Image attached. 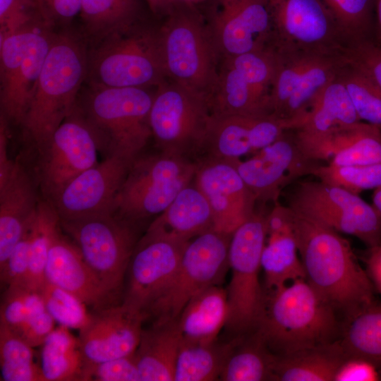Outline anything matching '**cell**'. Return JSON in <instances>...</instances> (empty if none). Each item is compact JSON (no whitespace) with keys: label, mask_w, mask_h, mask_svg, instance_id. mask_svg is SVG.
<instances>
[{"label":"cell","mask_w":381,"mask_h":381,"mask_svg":"<svg viewBox=\"0 0 381 381\" xmlns=\"http://www.w3.org/2000/svg\"><path fill=\"white\" fill-rule=\"evenodd\" d=\"M214 229L210 205L193 181L183 188L146 231L188 242Z\"/></svg>","instance_id":"cell-27"},{"label":"cell","mask_w":381,"mask_h":381,"mask_svg":"<svg viewBox=\"0 0 381 381\" xmlns=\"http://www.w3.org/2000/svg\"><path fill=\"white\" fill-rule=\"evenodd\" d=\"M272 20L270 47L345 53L346 39L322 0H268Z\"/></svg>","instance_id":"cell-15"},{"label":"cell","mask_w":381,"mask_h":381,"mask_svg":"<svg viewBox=\"0 0 381 381\" xmlns=\"http://www.w3.org/2000/svg\"><path fill=\"white\" fill-rule=\"evenodd\" d=\"M276 67L268 113L298 126L313 100L346 61L345 53H322L272 49Z\"/></svg>","instance_id":"cell-9"},{"label":"cell","mask_w":381,"mask_h":381,"mask_svg":"<svg viewBox=\"0 0 381 381\" xmlns=\"http://www.w3.org/2000/svg\"><path fill=\"white\" fill-rule=\"evenodd\" d=\"M374 288L381 294V282L374 286Z\"/></svg>","instance_id":"cell-60"},{"label":"cell","mask_w":381,"mask_h":381,"mask_svg":"<svg viewBox=\"0 0 381 381\" xmlns=\"http://www.w3.org/2000/svg\"><path fill=\"white\" fill-rule=\"evenodd\" d=\"M275 357L257 330L248 337L240 335L224 362L219 380H272Z\"/></svg>","instance_id":"cell-33"},{"label":"cell","mask_w":381,"mask_h":381,"mask_svg":"<svg viewBox=\"0 0 381 381\" xmlns=\"http://www.w3.org/2000/svg\"><path fill=\"white\" fill-rule=\"evenodd\" d=\"M145 320L121 303L92 311L78 337L84 366L134 353Z\"/></svg>","instance_id":"cell-21"},{"label":"cell","mask_w":381,"mask_h":381,"mask_svg":"<svg viewBox=\"0 0 381 381\" xmlns=\"http://www.w3.org/2000/svg\"><path fill=\"white\" fill-rule=\"evenodd\" d=\"M207 25L217 52L232 57L271 46L268 0H207Z\"/></svg>","instance_id":"cell-17"},{"label":"cell","mask_w":381,"mask_h":381,"mask_svg":"<svg viewBox=\"0 0 381 381\" xmlns=\"http://www.w3.org/2000/svg\"><path fill=\"white\" fill-rule=\"evenodd\" d=\"M197 162L161 152L138 157L131 164L114 200L111 213L138 225L159 215L194 179Z\"/></svg>","instance_id":"cell-7"},{"label":"cell","mask_w":381,"mask_h":381,"mask_svg":"<svg viewBox=\"0 0 381 381\" xmlns=\"http://www.w3.org/2000/svg\"><path fill=\"white\" fill-rule=\"evenodd\" d=\"M60 229L55 234L46 263L45 281L80 299L92 311L116 305L93 274L73 241Z\"/></svg>","instance_id":"cell-25"},{"label":"cell","mask_w":381,"mask_h":381,"mask_svg":"<svg viewBox=\"0 0 381 381\" xmlns=\"http://www.w3.org/2000/svg\"><path fill=\"white\" fill-rule=\"evenodd\" d=\"M311 175L356 194L381 188V163L344 166L318 164Z\"/></svg>","instance_id":"cell-44"},{"label":"cell","mask_w":381,"mask_h":381,"mask_svg":"<svg viewBox=\"0 0 381 381\" xmlns=\"http://www.w3.org/2000/svg\"><path fill=\"white\" fill-rule=\"evenodd\" d=\"M34 356L33 347L0 322L1 380L45 381Z\"/></svg>","instance_id":"cell-40"},{"label":"cell","mask_w":381,"mask_h":381,"mask_svg":"<svg viewBox=\"0 0 381 381\" xmlns=\"http://www.w3.org/2000/svg\"><path fill=\"white\" fill-rule=\"evenodd\" d=\"M37 20L0 39V102L6 121L23 123L52 35Z\"/></svg>","instance_id":"cell-12"},{"label":"cell","mask_w":381,"mask_h":381,"mask_svg":"<svg viewBox=\"0 0 381 381\" xmlns=\"http://www.w3.org/2000/svg\"><path fill=\"white\" fill-rule=\"evenodd\" d=\"M60 217L48 200H40L30 230L29 270L26 286L40 291L45 282L44 271L52 239L60 229Z\"/></svg>","instance_id":"cell-39"},{"label":"cell","mask_w":381,"mask_h":381,"mask_svg":"<svg viewBox=\"0 0 381 381\" xmlns=\"http://www.w3.org/2000/svg\"><path fill=\"white\" fill-rule=\"evenodd\" d=\"M380 378V372L373 364L361 359L346 357L338 372L336 380L373 381Z\"/></svg>","instance_id":"cell-53"},{"label":"cell","mask_w":381,"mask_h":381,"mask_svg":"<svg viewBox=\"0 0 381 381\" xmlns=\"http://www.w3.org/2000/svg\"><path fill=\"white\" fill-rule=\"evenodd\" d=\"M266 217L255 212L231 234L229 248L231 279L227 291L225 327L244 335L253 332L262 315L265 294L259 274L267 239Z\"/></svg>","instance_id":"cell-8"},{"label":"cell","mask_w":381,"mask_h":381,"mask_svg":"<svg viewBox=\"0 0 381 381\" xmlns=\"http://www.w3.org/2000/svg\"><path fill=\"white\" fill-rule=\"evenodd\" d=\"M336 311L306 279H298L269 291L255 330L274 354L282 356L337 341Z\"/></svg>","instance_id":"cell-2"},{"label":"cell","mask_w":381,"mask_h":381,"mask_svg":"<svg viewBox=\"0 0 381 381\" xmlns=\"http://www.w3.org/2000/svg\"><path fill=\"white\" fill-rule=\"evenodd\" d=\"M39 18L43 17L37 0H0V39L39 20Z\"/></svg>","instance_id":"cell-48"},{"label":"cell","mask_w":381,"mask_h":381,"mask_svg":"<svg viewBox=\"0 0 381 381\" xmlns=\"http://www.w3.org/2000/svg\"><path fill=\"white\" fill-rule=\"evenodd\" d=\"M369 248L366 272L374 286L381 282V243Z\"/></svg>","instance_id":"cell-55"},{"label":"cell","mask_w":381,"mask_h":381,"mask_svg":"<svg viewBox=\"0 0 381 381\" xmlns=\"http://www.w3.org/2000/svg\"><path fill=\"white\" fill-rule=\"evenodd\" d=\"M174 4L183 3L198 7L204 4L207 0H170Z\"/></svg>","instance_id":"cell-59"},{"label":"cell","mask_w":381,"mask_h":381,"mask_svg":"<svg viewBox=\"0 0 381 381\" xmlns=\"http://www.w3.org/2000/svg\"><path fill=\"white\" fill-rule=\"evenodd\" d=\"M289 123L271 115L212 114L200 150L206 157L240 159L279 138Z\"/></svg>","instance_id":"cell-23"},{"label":"cell","mask_w":381,"mask_h":381,"mask_svg":"<svg viewBox=\"0 0 381 381\" xmlns=\"http://www.w3.org/2000/svg\"><path fill=\"white\" fill-rule=\"evenodd\" d=\"M131 164L117 156L106 157L75 176L49 202L61 219L111 212Z\"/></svg>","instance_id":"cell-22"},{"label":"cell","mask_w":381,"mask_h":381,"mask_svg":"<svg viewBox=\"0 0 381 381\" xmlns=\"http://www.w3.org/2000/svg\"><path fill=\"white\" fill-rule=\"evenodd\" d=\"M81 1L82 0H37L40 13L48 23L72 19L80 13Z\"/></svg>","instance_id":"cell-52"},{"label":"cell","mask_w":381,"mask_h":381,"mask_svg":"<svg viewBox=\"0 0 381 381\" xmlns=\"http://www.w3.org/2000/svg\"><path fill=\"white\" fill-rule=\"evenodd\" d=\"M288 201L291 210L369 248L381 243V214L359 194L320 180L304 181L297 183Z\"/></svg>","instance_id":"cell-13"},{"label":"cell","mask_w":381,"mask_h":381,"mask_svg":"<svg viewBox=\"0 0 381 381\" xmlns=\"http://www.w3.org/2000/svg\"><path fill=\"white\" fill-rule=\"evenodd\" d=\"M338 342L346 357L369 362L381 375V303L375 301L348 319Z\"/></svg>","instance_id":"cell-34"},{"label":"cell","mask_w":381,"mask_h":381,"mask_svg":"<svg viewBox=\"0 0 381 381\" xmlns=\"http://www.w3.org/2000/svg\"><path fill=\"white\" fill-rule=\"evenodd\" d=\"M339 75L359 119L381 127V89L378 85L347 56Z\"/></svg>","instance_id":"cell-41"},{"label":"cell","mask_w":381,"mask_h":381,"mask_svg":"<svg viewBox=\"0 0 381 381\" xmlns=\"http://www.w3.org/2000/svg\"><path fill=\"white\" fill-rule=\"evenodd\" d=\"M7 121L1 115L0 122V186L4 184L11 174L16 162L8 157Z\"/></svg>","instance_id":"cell-54"},{"label":"cell","mask_w":381,"mask_h":381,"mask_svg":"<svg viewBox=\"0 0 381 381\" xmlns=\"http://www.w3.org/2000/svg\"><path fill=\"white\" fill-rule=\"evenodd\" d=\"M294 131L303 154L315 162L344 166L381 163V127L363 121L319 134Z\"/></svg>","instance_id":"cell-24"},{"label":"cell","mask_w":381,"mask_h":381,"mask_svg":"<svg viewBox=\"0 0 381 381\" xmlns=\"http://www.w3.org/2000/svg\"><path fill=\"white\" fill-rule=\"evenodd\" d=\"M154 95L140 87H97L86 104L83 120L99 150L132 163L147 145L152 131L150 112Z\"/></svg>","instance_id":"cell-5"},{"label":"cell","mask_w":381,"mask_h":381,"mask_svg":"<svg viewBox=\"0 0 381 381\" xmlns=\"http://www.w3.org/2000/svg\"><path fill=\"white\" fill-rule=\"evenodd\" d=\"M208 102L214 115H268L243 75L227 60L218 73Z\"/></svg>","instance_id":"cell-35"},{"label":"cell","mask_w":381,"mask_h":381,"mask_svg":"<svg viewBox=\"0 0 381 381\" xmlns=\"http://www.w3.org/2000/svg\"><path fill=\"white\" fill-rule=\"evenodd\" d=\"M158 32L166 76L208 98L218 76V52L198 7L176 4Z\"/></svg>","instance_id":"cell-4"},{"label":"cell","mask_w":381,"mask_h":381,"mask_svg":"<svg viewBox=\"0 0 381 381\" xmlns=\"http://www.w3.org/2000/svg\"><path fill=\"white\" fill-rule=\"evenodd\" d=\"M307 282L347 319L375 301L374 286L349 242L335 230L290 207Z\"/></svg>","instance_id":"cell-1"},{"label":"cell","mask_w":381,"mask_h":381,"mask_svg":"<svg viewBox=\"0 0 381 381\" xmlns=\"http://www.w3.org/2000/svg\"><path fill=\"white\" fill-rule=\"evenodd\" d=\"M141 0H82L80 14L86 32L101 41L133 27Z\"/></svg>","instance_id":"cell-38"},{"label":"cell","mask_w":381,"mask_h":381,"mask_svg":"<svg viewBox=\"0 0 381 381\" xmlns=\"http://www.w3.org/2000/svg\"><path fill=\"white\" fill-rule=\"evenodd\" d=\"M40 291L46 310L60 325L80 329L89 321L91 312L75 295L46 281Z\"/></svg>","instance_id":"cell-45"},{"label":"cell","mask_w":381,"mask_h":381,"mask_svg":"<svg viewBox=\"0 0 381 381\" xmlns=\"http://www.w3.org/2000/svg\"><path fill=\"white\" fill-rule=\"evenodd\" d=\"M227 315L226 289L220 284L203 289L188 301L176 320L182 339L196 343L217 341Z\"/></svg>","instance_id":"cell-29"},{"label":"cell","mask_w":381,"mask_h":381,"mask_svg":"<svg viewBox=\"0 0 381 381\" xmlns=\"http://www.w3.org/2000/svg\"><path fill=\"white\" fill-rule=\"evenodd\" d=\"M32 220L21 238L11 250L4 265L0 268L1 284L6 286V288L12 286L26 285L29 270Z\"/></svg>","instance_id":"cell-49"},{"label":"cell","mask_w":381,"mask_h":381,"mask_svg":"<svg viewBox=\"0 0 381 381\" xmlns=\"http://www.w3.org/2000/svg\"><path fill=\"white\" fill-rule=\"evenodd\" d=\"M187 243L146 231L131 258L121 304L147 320L150 308L178 269Z\"/></svg>","instance_id":"cell-16"},{"label":"cell","mask_w":381,"mask_h":381,"mask_svg":"<svg viewBox=\"0 0 381 381\" xmlns=\"http://www.w3.org/2000/svg\"><path fill=\"white\" fill-rule=\"evenodd\" d=\"M150 10L156 16H166L174 4L170 0H143Z\"/></svg>","instance_id":"cell-56"},{"label":"cell","mask_w":381,"mask_h":381,"mask_svg":"<svg viewBox=\"0 0 381 381\" xmlns=\"http://www.w3.org/2000/svg\"><path fill=\"white\" fill-rule=\"evenodd\" d=\"M54 322L55 320L52 315L45 310L31 317L12 330L34 348L42 345L49 334L55 329Z\"/></svg>","instance_id":"cell-51"},{"label":"cell","mask_w":381,"mask_h":381,"mask_svg":"<svg viewBox=\"0 0 381 381\" xmlns=\"http://www.w3.org/2000/svg\"><path fill=\"white\" fill-rule=\"evenodd\" d=\"M346 358L338 340L329 344L276 356L272 380L335 381Z\"/></svg>","instance_id":"cell-30"},{"label":"cell","mask_w":381,"mask_h":381,"mask_svg":"<svg viewBox=\"0 0 381 381\" xmlns=\"http://www.w3.org/2000/svg\"><path fill=\"white\" fill-rule=\"evenodd\" d=\"M358 121H361L338 72L313 100L294 130L319 134Z\"/></svg>","instance_id":"cell-32"},{"label":"cell","mask_w":381,"mask_h":381,"mask_svg":"<svg viewBox=\"0 0 381 381\" xmlns=\"http://www.w3.org/2000/svg\"><path fill=\"white\" fill-rule=\"evenodd\" d=\"M82 44L73 37L53 35L23 125L40 152L72 114L87 72Z\"/></svg>","instance_id":"cell-3"},{"label":"cell","mask_w":381,"mask_h":381,"mask_svg":"<svg viewBox=\"0 0 381 381\" xmlns=\"http://www.w3.org/2000/svg\"><path fill=\"white\" fill-rule=\"evenodd\" d=\"M60 225L104 291L121 303L128 265L139 241L138 225L110 212L60 218Z\"/></svg>","instance_id":"cell-6"},{"label":"cell","mask_w":381,"mask_h":381,"mask_svg":"<svg viewBox=\"0 0 381 381\" xmlns=\"http://www.w3.org/2000/svg\"><path fill=\"white\" fill-rule=\"evenodd\" d=\"M349 46L372 40L375 0H322Z\"/></svg>","instance_id":"cell-42"},{"label":"cell","mask_w":381,"mask_h":381,"mask_svg":"<svg viewBox=\"0 0 381 381\" xmlns=\"http://www.w3.org/2000/svg\"><path fill=\"white\" fill-rule=\"evenodd\" d=\"M267 238L261 256L267 289L272 291L294 280L306 279L291 216L284 224L267 231Z\"/></svg>","instance_id":"cell-31"},{"label":"cell","mask_w":381,"mask_h":381,"mask_svg":"<svg viewBox=\"0 0 381 381\" xmlns=\"http://www.w3.org/2000/svg\"><path fill=\"white\" fill-rule=\"evenodd\" d=\"M133 30V27L100 41L90 63L97 87L146 88L164 82L158 32Z\"/></svg>","instance_id":"cell-10"},{"label":"cell","mask_w":381,"mask_h":381,"mask_svg":"<svg viewBox=\"0 0 381 381\" xmlns=\"http://www.w3.org/2000/svg\"><path fill=\"white\" fill-rule=\"evenodd\" d=\"M45 310L40 291L26 285L8 286L1 303L0 322L15 329L31 317Z\"/></svg>","instance_id":"cell-46"},{"label":"cell","mask_w":381,"mask_h":381,"mask_svg":"<svg viewBox=\"0 0 381 381\" xmlns=\"http://www.w3.org/2000/svg\"><path fill=\"white\" fill-rule=\"evenodd\" d=\"M40 367L45 381H82L84 360L78 337L69 328H55L42 345Z\"/></svg>","instance_id":"cell-36"},{"label":"cell","mask_w":381,"mask_h":381,"mask_svg":"<svg viewBox=\"0 0 381 381\" xmlns=\"http://www.w3.org/2000/svg\"><path fill=\"white\" fill-rule=\"evenodd\" d=\"M177 320H153L135 352L141 381H174L181 343Z\"/></svg>","instance_id":"cell-28"},{"label":"cell","mask_w":381,"mask_h":381,"mask_svg":"<svg viewBox=\"0 0 381 381\" xmlns=\"http://www.w3.org/2000/svg\"><path fill=\"white\" fill-rule=\"evenodd\" d=\"M98 150L83 119L71 114L40 152L39 178L45 200L51 201L72 179L97 164Z\"/></svg>","instance_id":"cell-18"},{"label":"cell","mask_w":381,"mask_h":381,"mask_svg":"<svg viewBox=\"0 0 381 381\" xmlns=\"http://www.w3.org/2000/svg\"><path fill=\"white\" fill-rule=\"evenodd\" d=\"M239 336L228 343H196L181 339L175 368L174 381L219 380L224 362Z\"/></svg>","instance_id":"cell-37"},{"label":"cell","mask_w":381,"mask_h":381,"mask_svg":"<svg viewBox=\"0 0 381 381\" xmlns=\"http://www.w3.org/2000/svg\"><path fill=\"white\" fill-rule=\"evenodd\" d=\"M372 200L373 206L381 214V188L373 190Z\"/></svg>","instance_id":"cell-58"},{"label":"cell","mask_w":381,"mask_h":381,"mask_svg":"<svg viewBox=\"0 0 381 381\" xmlns=\"http://www.w3.org/2000/svg\"><path fill=\"white\" fill-rule=\"evenodd\" d=\"M231 234L212 229L189 241L174 275L150 308L147 320H176L188 301L219 284L229 266Z\"/></svg>","instance_id":"cell-11"},{"label":"cell","mask_w":381,"mask_h":381,"mask_svg":"<svg viewBox=\"0 0 381 381\" xmlns=\"http://www.w3.org/2000/svg\"><path fill=\"white\" fill-rule=\"evenodd\" d=\"M237 159L205 157L197 162L193 179L210 205L214 229L228 234L255 212L257 202L238 171Z\"/></svg>","instance_id":"cell-19"},{"label":"cell","mask_w":381,"mask_h":381,"mask_svg":"<svg viewBox=\"0 0 381 381\" xmlns=\"http://www.w3.org/2000/svg\"><path fill=\"white\" fill-rule=\"evenodd\" d=\"M212 113L206 95L173 81L154 95L149 121L161 152L186 157L200 150Z\"/></svg>","instance_id":"cell-14"},{"label":"cell","mask_w":381,"mask_h":381,"mask_svg":"<svg viewBox=\"0 0 381 381\" xmlns=\"http://www.w3.org/2000/svg\"><path fill=\"white\" fill-rule=\"evenodd\" d=\"M347 58L363 71L381 89V47L373 40H365L350 45Z\"/></svg>","instance_id":"cell-50"},{"label":"cell","mask_w":381,"mask_h":381,"mask_svg":"<svg viewBox=\"0 0 381 381\" xmlns=\"http://www.w3.org/2000/svg\"><path fill=\"white\" fill-rule=\"evenodd\" d=\"M225 59L243 75L269 114L268 103L276 67L274 50L269 47Z\"/></svg>","instance_id":"cell-43"},{"label":"cell","mask_w":381,"mask_h":381,"mask_svg":"<svg viewBox=\"0 0 381 381\" xmlns=\"http://www.w3.org/2000/svg\"><path fill=\"white\" fill-rule=\"evenodd\" d=\"M317 164L301 151L294 130L286 131L247 160H236L241 178L257 201L262 202H277L286 186L306 174L311 175Z\"/></svg>","instance_id":"cell-20"},{"label":"cell","mask_w":381,"mask_h":381,"mask_svg":"<svg viewBox=\"0 0 381 381\" xmlns=\"http://www.w3.org/2000/svg\"><path fill=\"white\" fill-rule=\"evenodd\" d=\"M141 381L135 353L84 366L82 381Z\"/></svg>","instance_id":"cell-47"},{"label":"cell","mask_w":381,"mask_h":381,"mask_svg":"<svg viewBox=\"0 0 381 381\" xmlns=\"http://www.w3.org/2000/svg\"><path fill=\"white\" fill-rule=\"evenodd\" d=\"M39 201L31 178L16 162L0 186V268L31 222Z\"/></svg>","instance_id":"cell-26"},{"label":"cell","mask_w":381,"mask_h":381,"mask_svg":"<svg viewBox=\"0 0 381 381\" xmlns=\"http://www.w3.org/2000/svg\"><path fill=\"white\" fill-rule=\"evenodd\" d=\"M372 40L381 47V0H375L374 29Z\"/></svg>","instance_id":"cell-57"}]
</instances>
